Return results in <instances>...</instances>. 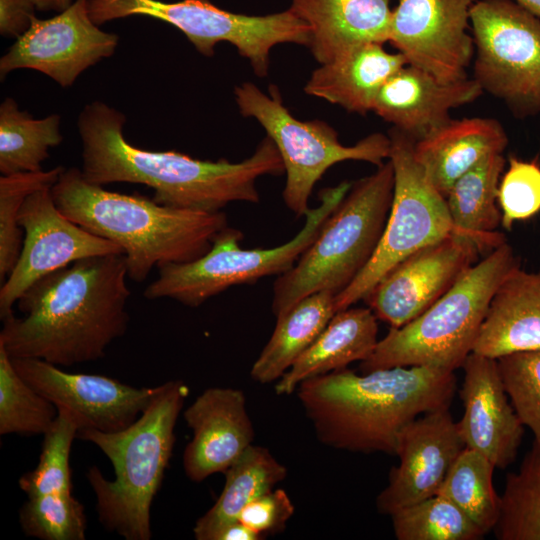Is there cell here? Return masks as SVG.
Here are the masks:
<instances>
[{"mask_svg": "<svg viewBox=\"0 0 540 540\" xmlns=\"http://www.w3.org/2000/svg\"><path fill=\"white\" fill-rule=\"evenodd\" d=\"M124 254L83 258L35 281L3 321L0 345L12 358L56 366L96 361L128 328L131 292Z\"/></svg>", "mask_w": 540, "mask_h": 540, "instance_id": "6da1fadb", "label": "cell"}, {"mask_svg": "<svg viewBox=\"0 0 540 540\" xmlns=\"http://www.w3.org/2000/svg\"><path fill=\"white\" fill-rule=\"evenodd\" d=\"M125 116L100 101L86 105L77 126L82 143L81 174L88 183L144 184L161 205L221 211L232 202L258 203L256 181L285 172L280 153L266 136L245 160L204 161L176 151H149L131 145L123 134Z\"/></svg>", "mask_w": 540, "mask_h": 540, "instance_id": "7a4b0ae2", "label": "cell"}, {"mask_svg": "<svg viewBox=\"0 0 540 540\" xmlns=\"http://www.w3.org/2000/svg\"><path fill=\"white\" fill-rule=\"evenodd\" d=\"M456 384L454 372L426 366L361 374L343 368L307 379L296 390L324 445L395 455L401 429L422 414L449 408Z\"/></svg>", "mask_w": 540, "mask_h": 540, "instance_id": "3957f363", "label": "cell"}, {"mask_svg": "<svg viewBox=\"0 0 540 540\" xmlns=\"http://www.w3.org/2000/svg\"><path fill=\"white\" fill-rule=\"evenodd\" d=\"M51 193L68 219L123 250L128 278L135 282L146 280L161 264L198 259L228 227L222 211L174 208L108 191L85 181L76 167L63 170Z\"/></svg>", "mask_w": 540, "mask_h": 540, "instance_id": "277c9868", "label": "cell"}, {"mask_svg": "<svg viewBox=\"0 0 540 540\" xmlns=\"http://www.w3.org/2000/svg\"><path fill=\"white\" fill-rule=\"evenodd\" d=\"M189 393L181 380L159 385L143 413L127 428L105 433L78 431L111 461L115 478L107 480L92 466L86 473L96 496L99 522L126 540L151 538L150 509L172 456L175 425Z\"/></svg>", "mask_w": 540, "mask_h": 540, "instance_id": "5b68a950", "label": "cell"}, {"mask_svg": "<svg viewBox=\"0 0 540 540\" xmlns=\"http://www.w3.org/2000/svg\"><path fill=\"white\" fill-rule=\"evenodd\" d=\"M393 191L390 160L353 182L313 243L275 280L272 312L276 318L308 295L329 291L336 296L353 282L377 249Z\"/></svg>", "mask_w": 540, "mask_h": 540, "instance_id": "8992f818", "label": "cell"}, {"mask_svg": "<svg viewBox=\"0 0 540 540\" xmlns=\"http://www.w3.org/2000/svg\"><path fill=\"white\" fill-rule=\"evenodd\" d=\"M519 266L504 242L471 266L425 312L390 328L361 373L392 367L426 366L454 372L472 352L491 298L509 271Z\"/></svg>", "mask_w": 540, "mask_h": 540, "instance_id": "52a82bcc", "label": "cell"}, {"mask_svg": "<svg viewBox=\"0 0 540 540\" xmlns=\"http://www.w3.org/2000/svg\"><path fill=\"white\" fill-rule=\"evenodd\" d=\"M353 182L344 181L321 190L320 204L305 214L302 229L288 242L273 248L243 249V234L227 227L210 250L188 263H166L157 268L158 278L144 290L147 299L170 298L198 307L232 286L252 284L267 276L290 270L313 243L326 219L338 207Z\"/></svg>", "mask_w": 540, "mask_h": 540, "instance_id": "ba28073f", "label": "cell"}, {"mask_svg": "<svg viewBox=\"0 0 540 540\" xmlns=\"http://www.w3.org/2000/svg\"><path fill=\"white\" fill-rule=\"evenodd\" d=\"M265 94L250 82L235 87V100L244 117L255 118L276 145L284 163L283 200L297 217L309 210L314 185L334 164L366 161L377 167L389 158L390 139L373 133L353 146L339 142L337 132L320 120L300 121L283 105L276 86Z\"/></svg>", "mask_w": 540, "mask_h": 540, "instance_id": "9c48e42d", "label": "cell"}, {"mask_svg": "<svg viewBox=\"0 0 540 540\" xmlns=\"http://www.w3.org/2000/svg\"><path fill=\"white\" fill-rule=\"evenodd\" d=\"M92 21H107L144 15L167 22L179 29L205 56H213L219 42H229L250 61L258 77L269 70L272 47L295 43L309 47L311 29L290 9L266 16H248L216 7L209 0H89Z\"/></svg>", "mask_w": 540, "mask_h": 540, "instance_id": "30bf717a", "label": "cell"}, {"mask_svg": "<svg viewBox=\"0 0 540 540\" xmlns=\"http://www.w3.org/2000/svg\"><path fill=\"white\" fill-rule=\"evenodd\" d=\"M390 154L394 191L375 253L365 268L335 296V312L363 300L400 261L452 233L445 197L432 185L413 154L414 140L392 128Z\"/></svg>", "mask_w": 540, "mask_h": 540, "instance_id": "8fae6325", "label": "cell"}, {"mask_svg": "<svg viewBox=\"0 0 540 540\" xmlns=\"http://www.w3.org/2000/svg\"><path fill=\"white\" fill-rule=\"evenodd\" d=\"M474 79L520 118L540 112V20L511 0H479L470 10Z\"/></svg>", "mask_w": 540, "mask_h": 540, "instance_id": "7c38bea8", "label": "cell"}, {"mask_svg": "<svg viewBox=\"0 0 540 540\" xmlns=\"http://www.w3.org/2000/svg\"><path fill=\"white\" fill-rule=\"evenodd\" d=\"M24 240L18 260L1 284L0 318L35 281L73 262L94 256L123 254L112 241L97 236L68 219L58 209L51 187L30 194L18 217Z\"/></svg>", "mask_w": 540, "mask_h": 540, "instance_id": "4fadbf2b", "label": "cell"}, {"mask_svg": "<svg viewBox=\"0 0 540 540\" xmlns=\"http://www.w3.org/2000/svg\"><path fill=\"white\" fill-rule=\"evenodd\" d=\"M475 0H399L392 10L389 42L408 65L441 82L467 79L475 53L468 32Z\"/></svg>", "mask_w": 540, "mask_h": 540, "instance_id": "5bb4252c", "label": "cell"}, {"mask_svg": "<svg viewBox=\"0 0 540 540\" xmlns=\"http://www.w3.org/2000/svg\"><path fill=\"white\" fill-rule=\"evenodd\" d=\"M118 36L98 28L89 14V0H76L49 19L33 18L0 59V75L16 69L37 70L62 87L71 86L88 67L110 57Z\"/></svg>", "mask_w": 540, "mask_h": 540, "instance_id": "9a60e30c", "label": "cell"}, {"mask_svg": "<svg viewBox=\"0 0 540 540\" xmlns=\"http://www.w3.org/2000/svg\"><path fill=\"white\" fill-rule=\"evenodd\" d=\"M478 254L470 239L452 232L400 261L363 301L377 319L399 328L443 296L476 263Z\"/></svg>", "mask_w": 540, "mask_h": 540, "instance_id": "2e32d148", "label": "cell"}, {"mask_svg": "<svg viewBox=\"0 0 540 540\" xmlns=\"http://www.w3.org/2000/svg\"><path fill=\"white\" fill-rule=\"evenodd\" d=\"M18 374L56 408L69 411L79 431H121L143 413L159 385L135 388L104 375L69 373L36 358H12Z\"/></svg>", "mask_w": 540, "mask_h": 540, "instance_id": "e0dca14e", "label": "cell"}, {"mask_svg": "<svg viewBox=\"0 0 540 540\" xmlns=\"http://www.w3.org/2000/svg\"><path fill=\"white\" fill-rule=\"evenodd\" d=\"M449 408L430 411L404 426L397 436L399 464L389 473L376 507L382 514L436 495L454 461L464 449Z\"/></svg>", "mask_w": 540, "mask_h": 540, "instance_id": "ac0fdd59", "label": "cell"}, {"mask_svg": "<svg viewBox=\"0 0 540 540\" xmlns=\"http://www.w3.org/2000/svg\"><path fill=\"white\" fill-rule=\"evenodd\" d=\"M459 391L463 414L457 422L465 447L505 469L516 459L524 434L504 388L497 359L471 352L462 365Z\"/></svg>", "mask_w": 540, "mask_h": 540, "instance_id": "d6986e66", "label": "cell"}, {"mask_svg": "<svg viewBox=\"0 0 540 540\" xmlns=\"http://www.w3.org/2000/svg\"><path fill=\"white\" fill-rule=\"evenodd\" d=\"M183 416L193 431L183 454L185 474L193 482L224 473L253 444V424L239 389L208 388Z\"/></svg>", "mask_w": 540, "mask_h": 540, "instance_id": "ffe728a7", "label": "cell"}, {"mask_svg": "<svg viewBox=\"0 0 540 540\" xmlns=\"http://www.w3.org/2000/svg\"><path fill=\"white\" fill-rule=\"evenodd\" d=\"M482 92L474 78L445 83L405 64L381 87L372 111L416 142L449 121L452 109Z\"/></svg>", "mask_w": 540, "mask_h": 540, "instance_id": "44dd1931", "label": "cell"}, {"mask_svg": "<svg viewBox=\"0 0 540 540\" xmlns=\"http://www.w3.org/2000/svg\"><path fill=\"white\" fill-rule=\"evenodd\" d=\"M390 0H292L290 10L311 29L309 48L320 64L367 43L389 40Z\"/></svg>", "mask_w": 540, "mask_h": 540, "instance_id": "7402d4cb", "label": "cell"}, {"mask_svg": "<svg viewBox=\"0 0 540 540\" xmlns=\"http://www.w3.org/2000/svg\"><path fill=\"white\" fill-rule=\"evenodd\" d=\"M540 349V271L519 266L495 290L473 346V353L498 359Z\"/></svg>", "mask_w": 540, "mask_h": 540, "instance_id": "603a6c76", "label": "cell"}, {"mask_svg": "<svg viewBox=\"0 0 540 540\" xmlns=\"http://www.w3.org/2000/svg\"><path fill=\"white\" fill-rule=\"evenodd\" d=\"M508 143L502 125L491 118L450 119L414 142L413 154L432 185L445 197L454 182Z\"/></svg>", "mask_w": 540, "mask_h": 540, "instance_id": "cb8c5ba5", "label": "cell"}, {"mask_svg": "<svg viewBox=\"0 0 540 540\" xmlns=\"http://www.w3.org/2000/svg\"><path fill=\"white\" fill-rule=\"evenodd\" d=\"M405 64L401 53H389L383 44H363L321 64L304 90L349 112L365 115L372 111L381 87Z\"/></svg>", "mask_w": 540, "mask_h": 540, "instance_id": "d4e9b609", "label": "cell"}, {"mask_svg": "<svg viewBox=\"0 0 540 540\" xmlns=\"http://www.w3.org/2000/svg\"><path fill=\"white\" fill-rule=\"evenodd\" d=\"M377 320L369 307L351 306L336 312L313 344L278 380L275 392L289 395L307 379L368 359L379 341Z\"/></svg>", "mask_w": 540, "mask_h": 540, "instance_id": "484cf974", "label": "cell"}, {"mask_svg": "<svg viewBox=\"0 0 540 540\" xmlns=\"http://www.w3.org/2000/svg\"><path fill=\"white\" fill-rule=\"evenodd\" d=\"M504 166L502 154L487 156L459 177L445 196L452 232L470 239L480 253L506 242L504 235L495 231L501 223L496 201Z\"/></svg>", "mask_w": 540, "mask_h": 540, "instance_id": "4316f807", "label": "cell"}, {"mask_svg": "<svg viewBox=\"0 0 540 540\" xmlns=\"http://www.w3.org/2000/svg\"><path fill=\"white\" fill-rule=\"evenodd\" d=\"M334 300L329 291L316 292L278 316L270 339L252 365L251 378L261 384L279 380L334 316Z\"/></svg>", "mask_w": 540, "mask_h": 540, "instance_id": "83f0119b", "label": "cell"}, {"mask_svg": "<svg viewBox=\"0 0 540 540\" xmlns=\"http://www.w3.org/2000/svg\"><path fill=\"white\" fill-rule=\"evenodd\" d=\"M224 474L220 496L195 523L193 533L197 540H215L225 526L238 521L247 504L283 481L287 468L267 448L252 444Z\"/></svg>", "mask_w": 540, "mask_h": 540, "instance_id": "f1b7e54d", "label": "cell"}, {"mask_svg": "<svg viewBox=\"0 0 540 540\" xmlns=\"http://www.w3.org/2000/svg\"><path fill=\"white\" fill-rule=\"evenodd\" d=\"M61 117L35 119L21 111L13 98L0 105V172L10 175L41 170L49 148L62 142Z\"/></svg>", "mask_w": 540, "mask_h": 540, "instance_id": "f546056e", "label": "cell"}, {"mask_svg": "<svg viewBox=\"0 0 540 540\" xmlns=\"http://www.w3.org/2000/svg\"><path fill=\"white\" fill-rule=\"evenodd\" d=\"M496 467L482 453L464 447L437 494L459 507L485 533L493 531L501 499L493 485Z\"/></svg>", "mask_w": 540, "mask_h": 540, "instance_id": "4dcf8cb0", "label": "cell"}, {"mask_svg": "<svg viewBox=\"0 0 540 540\" xmlns=\"http://www.w3.org/2000/svg\"><path fill=\"white\" fill-rule=\"evenodd\" d=\"M500 515L493 531L499 540H540V441L534 439L519 469L506 476Z\"/></svg>", "mask_w": 540, "mask_h": 540, "instance_id": "1f68e13d", "label": "cell"}, {"mask_svg": "<svg viewBox=\"0 0 540 540\" xmlns=\"http://www.w3.org/2000/svg\"><path fill=\"white\" fill-rule=\"evenodd\" d=\"M390 516L398 540H479L486 535L459 507L439 494Z\"/></svg>", "mask_w": 540, "mask_h": 540, "instance_id": "d6a6232c", "label": "cell"}, {"mask_svg": "<svg viewBox=\"0 0 540 540\" xmlns=\"http://www.w3.org/2000/svg\"><path fill=\"white\" fill-rule=\"evenodd\" d=\"M57 415L56 406L18 374L0 345V434H44Z\"/></svg>", "mask_w": 540, "mask_h": 540, "instance_id": "836d02e7", "label": "cell"}, {"mask_svg": "<svg viewBox=\"0 0 540 540\" xmlns=\"http://www.w3.org/2000/svg\"><path fill=\"white\" fill-rule=\"evenodd\" d=\"M57 410L56 419L43 434L44 440L37 467L19 479V487L28 497L72 492L69 459L79 427L69 411L63 408Z\"/></svg>", "mask_w": 540, "mask_h": 540, "instance_id": "e575fe53", "label": "cell"}, {"mask_svg": "<svg viewBox=\"0 0 540 540\" xmlns=\"http://www.w3.org/2000/svg\"><path fill=\"white\" fill-rule=\"evenodd\" d=\"M62 166L48 171L20 172L0 177V281L14 268L23 245L20 209L33 192L52 187L63 172Z\"/></svg>", "mask_w": 540, "mask_h": 540, "instance_id": "d590c367", "label": "cell"}, {"mask_svg": "<svg viewBox=\"0 0 540 540\" xmlns=\"http://www.w3.org/2000/svg\"><path fill=\"white\" fill-rule=\"evenodd\" d=\"M19 523L27 536L42 540H84L85 508L71 493L28 497L19 511Z\"/></svg>", "mask_w": 540, "mask_h": 540, "instance_id": "8d00e7d4", "label": "cell"}, {"mask_svg": "<svg viewBox=\"0 0 540 540\" xmlns=\"http://www.w3.org/2000/svg\"><path fill=\"white\" fill-rule=\"evenodd\" d=\"M497 362L517 416L540 441V349L509 354Z\"/></svg>", "mask_w": 540, "mask_h": 540, "instance_id": "74e56055", "label": "cell"}, {"mask_svg": "<svg viewBox=\"0 0 540 540\" xmlns=\"http://www.w3.org/2000/svg\"><path fill=\"white\" fill-rule=\"evenodd\" d=\"M497 201L506 230L515 221L530 219L540 212V165L536 160L509 158L508 169L499 182Z\"/></svg>", "mask_w": 540, "mask_h": 540, "instance_id": "f35d334b", "label": "cell"}, {"mask_svg": "<svg viewBox=\"0 0 540 540\" xmlns=\"http://www.w3.org/2000/svg\"><path fill=\"white\" fill-rule=\"evenodd\" d=\"M294 510L286 491L272 489L247 504L238 520L263 537L284 530Z\"/></svg>", "mask_w": 540, "mask_h": 540, "instance_id": "ab89813d", "label": "cell"}, {"mask_svg": "<svg viewBox=\"0 0 540 540\" xmlns=\"http://www.w3.org/2000/svg\"><path fill=\"white\" fill-rule=\"evenodd\" d=\"M31 0H0V33L4 37L18 38L30 27L35 17Z\"/></svg>", "mask_w": 540, "mask_h": 540, "instance_id": "60d3db41", "label": "cell"}, {"mask_svg": "<svg viewBox=\"0 0 540 540\" xmlns=\"http://www.w3.org/2000/svg\"><path fill=\"white\" fill-rule=\"evenodd\" d=\"M262 538L238 520L225 526L217 534L215 540H260Z\"/></svg>", "mask_w": 540, "mask_h": 540, "instance_id": "b9f144b4", "label": "cell"}, {"mask_svg": "<svg viewBox=\"0 0 540 540\" xmlns=\"http://www.w3.org/2000/svg\"><path fill=\"white\" fill-rule=\"evenodd\" d=\"M39 11H57L62 12L66 10L71 4L72 0H31Z\"/></svg>", "mask_w": 540, "mask_h": 540, "instance_id": "7bdbcfd3", "label": "cell"}, {"mask_svg": "<svg viewBox=\"0 0 540 540\" xmlns=\"http://www.w3.org/2000/svg\"><path fill=\"white\" fill-rule=\"evenodd\" d=\"M515 2L540 17V0H515Z\"/></svg>", "mask_w": 540, "mask_h": 540, "instance_id": "ee69618b", "label": "cell"}]
</instances>
